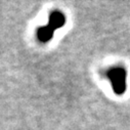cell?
I'll list each match as a JSON object with an SVG mask.
<instances>
[{
	"instance_id": "obj_2",
	"label": "cell",
	"mask_w": 130,
	"mask_h": 130,
	"mask_svg": "<svg viewBox=\"0 0 130 130\" xmlns=\"http://www.w3.org/2000/svg\"><path fill=\"white\" fill-rule=\"evenodd\" d=\"M108 77L110 78L114 91L118 94H121L124 92L125 90V77H126V73L123 69L121 68H114L111 69L108 72Z\"/></svg>"
},
{
	"instance_id": "obj_1",
	"label": "cell",
	"mask_w": 130,
	"mask_h": 130,
	"mask_svg": "<svg viewBox=\"0 0 130 130\" xmlns=\"http://www.w3.org/2000/svg\"><path fill=\"white\" fill-rule=\"evenodd\" d=\"M66 23V18L60 11H53L49 15V21L46 26L40 27L37 29V38L40 42L46 43L48 42L56 29L61 28Z\"/></svg>"
}]
</instances>
